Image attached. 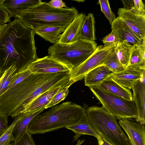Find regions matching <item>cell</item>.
I'll return each instance as SVG.
<instances>
[{"instance_id": "cell-19", "label": "cell", "mask_w": 145, "mask_h": 145, "mask_svg": "<svg viewBox=\"0 0 145 145\" xmlns=\"http://www.w3.org/2000/svg\"><path fill=\"white\" fill-rule=\"evenodd\" d=\"M113 72L104 65H100L86 74L84 84L89 88L97 87Z\"/></svg>"}, {"instance_id": "cell-12", "label": "cell", "mask_w": 145, "mask_h": 145, "mask_svg": "<svg viewBox=\"0 0 145 145\" xmlns=\"http://www.w3.org/2000/svg\"><path fill=\"white\" fill-rule=\"evenodd\" d=\"M145 76L133 85V100L136 105L137 117L136 121L141 125L145 123Z\"/></svg>"}, {"instance_id": "cell-31", "label": "cell", "mask_w": 145, "mask_h": 145, "mask_svg": "<svg viewBox=\"0 0 145 145\" xmlns=\"http://www.w3.org/2000/svg\"><path fill=\"white\" fill-rule=\"evenodd\" d=\"M32 74V72L28 68L24 71L18 73L7 87L5 92L19 84Z\"/></svg>"}, {"instance_id": "cell-10", "label": "cell", "mask_w": 145, "mask_h": 145, "mask_svg": "<svg viewBox=\"0 0 145 145\" xmlns=\"http://www.w3.org/2000/svg\"><path fill=\"white\" fill-rule=\"evenodd\" d=\"M118 17L141 39L145 38V15L134 14L124 8H119Z\"/></svg>"}, {"instance_id": "cell-23", "label": "cell", "mask_w": 145, "mask_h": 145, "mask_svg": "<svg viewBox=\"0 0 145 145\" xmlns=\"http://www.w3.org/2000/svg\"><path fill=\"white\" fill-rule=\"evenodd\" d=\"M95 21L93 13H89L83 22L81 29L80 38L95 41L96 40Z\"/></svg>"}, {"instance_id": "cell-11", "label": "cell", "mask_w": 145, "mask_h": 145, "mask_svg": "<svg viewBox=\"0 0 145 145\" xmlns=\"http://www.w3.org/2000/svg\"><path fill=\"white\" fill-rule=\"evenodd\" d=\"M118 120L119 124L127 134L131 145H145L144 125H141L126 118Z\"/></svg>"}, {"instance_id": "cell-26", "label": "cell", "mask_w": 145, "mask_h": 145, "mask_svg": "<svg viewBox=\"0 0 145 145\" xmlns=\"http://www.w3.org/2000/svg\"><path fill=\"white\" fill-rule=\"evenodd\" d=\"M102 64L105 65L113 73L121 72L125 69L114 51L103 61Z\"/></svg>"}, {"instance_id": "cell-30", "label": "cell", "mask_w": 145, "mask_h": 145, "mask_svg": "<svg viewBox=\"0 0 145 145\" xmlns=\"http://www.w3.org/2000/svg\"><path fill=\"white\" fill-rule=\"evenodd\" d=\"M98 3L100 5L101 12H103L111 25L116 18L111 9L109 1L108 0H99Z\"/></svg>"}, {"instance_id": "cell-22", "label": "cell", "mask_w": 145, "mask_h": 145, "mask_svg": "<svg viewBox=\"0 0 145 145\" xmlns=\"http://www.w3.org/2000/svg\"><path fill=\"white\" fill-rule=\"evenodd\" d=\"M59 86L51 89L41 94L29 105L24 112L34 111L44 108L61 87Z\"/></svg>"}, {"instance_id": "cell-25", "label": "cell", "mask_w": 145, "mask_h": 145, "mask_svg": "<svg viewBox=\"0 0 145 145\" xmlns=\"http://www.w3.org/2000/svg\"><path fill=\"white\" fill-rule=\"evenodd\" d=\"M133 46L124 42H120L114 48L118 58L125 69L128 66Z\"/></svg>"}, {"instance_id": "cell-38", "label": "cell", "mask_w": 145, "mask_h": 145, "mask_svg": "<svg viewBox=\"0 0 145 145\" xmlns=\"http://www.w3.org/2000/svg\"><path fill=\"white\" fill-rule=\"evenodd\" d=\"M85 141L84 139L82 140L79 139L77 140V143L75 145H81L85 142Z\"/></svg>"}, {"instance_id": "cell-13", "label": "cell", "mask_w": 145, "mask_h": 145, "mask_svg": "<svg viewBox=\"0 0 145 145\" xmlns=\"http://www.w3.org/2000/svg\"><path fill=\"white\" fill-rule=\"evenodd\" d=\"M41 0H1V5L10 18L20 19L22 15L29 8L41 2Z\"/></svg>"}, {"instance_id": "cell-2", "label": "cell", "mask_w": 145, "mask_h": 145, "mask_svg": "<svg viewBox=\"0 0 145 145\" xmlns=\"http://www.w3.org/2000/svg\"><path fill=\"white\" fill-rule=\"evenodd\" d=\"M36 116L31 121L27 131L31 134H43L65 127L78 121L83 107L70 101L55 106Z\"/></svg>"}, {"instance_id": "cell-40", "label": "cell", "mask_w": 145, "mask_h": 145, "mask_svg": "<svg viewBox=\"0 0 145 145\" xmlns=\"http://www.w3.org/2000/svg\"><path fill=\"white\" fill-rule=\"evenodd\" d=\"M4 24H3L0 21V29L4 25Z\"/></svg>"}, {"instance_id": "cell-4", "label": "cell", "mask_w": 145, "mask_h": 145, "mask_svg": "<svg viewBox=\"0 0 145 145\" xmlns=\"http://www.w3.org/2000/svg\"><path fill=\"white\" fill-rule=\"evenodd\" d=\"M56 73H32L4 93L0 96V114L12 117L37 88Z\"/></svg>"}, {"instance_id": "cell-18", "label": "cell", "mask_w": 145, "mask_h": 145, "mask_svg": "<svg viewBox=\"0 0 145 145\" xmlns=\"http://www.w3.org/2000/svg\"><path fill=\"white\" fill-rule=\"evenodd\" d=\"M45 109L43 108L35 111L24 112L13 129L12 134L14 140L11 142L9 145L15 144L21 138L27 130L28 126L32 120Z\"/></svg>"}, {"instance_id": "cell-33", "label": "cell", "mask_w": 145, "mask_h": 145, "mask_svg": "<svg viewBox=\"0 0 145 145\" xmlns=\"http://www.w3.org/2000/svg\"><path fill=\"white\" fill-rule=\"evenodd\" d=\"M102 41L105 45H108L113 44H117L120 42L117 34L113 30L103 38Z\"/></svg>"}, {"instance_id": "cell-14", "label": "cell", "mask_w": 145, "mask_h": 145, "mask_svg": "<svg viewBox=\"0 0 145 145\" xmlns=\"http://www.w3.org/2000/svg\"><path fill=\"white\" fill-rule=\"evenodd\" d=\"M112 30L117 34L120 42H124L133 46L141 43L140 39L131 29L118 17L111 25Z\"/></svg>"}, {"instance_id": "cell-20", "label": "cell", "mask_w": 145, "mask_h": 145, "mask_svg": "<svg viewBox=\"0 0 145 145\" xmlns=\"http://www.w3.org/2000/svg\"><path fill=\"white\" fill-rule=\"evenodd\" d=\"M97 87L123 99L130 101L133 100V95L130 89L123 87L111 77L106 78Z\"/></svg>"}, {"instance_id": "cell-7", "label": "cell", "mask_w": 145, "mask_h": 145, "mask_svg": "<svg viewBox=\"0 0 145 145\" xmlns=\"http://www.w3.org/2000/svg\"><path fill=\"white\" fill-rule=\"evenodd\" d=\"M102 107L118 119H136V105L132 100H126L105 91L97 87L89 88Z\"/></svg>"}, {"instance_id": "cell-34", "label": "cell", "mask_w": 145, "mask_h": 145, "mask_svg": "<svg viewBox=\"0 0 145 145\" xmlns=\"http://www.w3.org/2000/svg\"><path fill=\"white\" fill-rule=\"evenodd\" d=\"M8 116L5 114H0V137L8 127Z\"/></svg>"}, {"instance_id": "cell-5", "label": "cell", "mask_w": 145, "mask_h": 145, "mask_svg": "<svg viewBox=\"0 0 145 145\" xmlns=\"http://www.w3.org/2000/svg\"><path fill=\"white\" fill-rule=\"evenodd\" d=\"M97 46L95 41L79 38L70 43H61L58 41L50 46L48 50L49 56L65 66L71 72L85 61Z\"/></svg>"}, {"instance_id": "cell-35", "label": "cell", "mask_w": 145, "mask_h": 145, "mask_svg": "<svg viewBox=\"0 0 145 145\" xmlns=\"http://www.w3.org/2000/svg\"><path fill=\"white\" fill-rule=\"evenodd\" d=\"M1 0H0V21L5 24L11 21L8 13L4 9L1 3Z\"/></svg>"}, {"instance_id": "cell-32", "label": "cell", "mask_w": 145, "mask_h": 145, "mask_svg": "<svg viewBox=\"0 0 145 145\" xmlns=\"http://www.w3.org/2000/svg\"><path fill=\"white\" fill-rule=\"evenodd\" d=\"M31 135L27 130L21 138L12 145H36Z\"/></svg>"}, {"instance_id": "cell-29", "label": "cell", "mask_w": 145, "mask_h": 145, "mask_svg": "<svg viewBox=\"0 0 145 145\" xmlns=\"http://www.w3.org/2000/svg\"><path fill=\"white\" fill-rule=\"evenodd\" d=\"M71 85L61 87L52 98L48 104L45 107V109L52 107L64 100L69 93V88Z\"/></svg>"}, {"instance_id": "cell-37", "label": "cell", "mask_w": 145, "mask_h": 145, "mask_svg": "<svg viewBox=\"0 0 145 145\" xmlns=\"http://www.w3.org/2000/svg\"><path fill=\"white\" fill-rule=\"evenodd\" d=\"M98 145H112L101 138L99 136L97 137Z\"/></svg>"}, {"instance_id": "cell-1", "label": "cell", "mask_w": 145, "mask_h": 145, "mask_svg": "<svg viewBox=\"0 0 145 145\" xmlns=\"http://www.w3.org/2000/svg\"><path fill=\"white\" fill-rule=\"evenodd\" d=\"M34 31L24 26L18 18L4 24L0 29V72L13 65L18 73L38 58Z\"/></svg>"}, {"instance_id": "cell-27", "label": "cell", "mask_w": 145, "mask_h": 145, "mask_svg": "<svg viewBox=\"0 0 145 145\" xmlns=\"http://www.w3.org/2000/svg\"><path fill=\"white\" fill-rule=\"evenodd\" d=\"M123 8L137 14L145 15V5L141 0H121Z\"/></svg>"}, {"instance_id": "cell-21", "label": "cell", "mask_w": 145, "mask_h": 145, "mask_svg": "<svg viewBox=\"0 0 145 145\" xmlns=\"http://www.w3.org/2000/svg\"><path fill=\"white\" fill-rule=\"evenodd\" d=\"M126 68L145 71V38L143 39L141 44L133 46Z\"/></svg>"}, {"instance_id": "cell-6", "label": "cell", "mask_w": 145, "mask_h": 145, "mask_svg": "<svg viewBox=\"0 0 145 145\" xmlns=\"http://www.w3.org/2000/svg\"><path fill=\"white\" fill-rule=\"evenodd\" d=\"M86 112L92 127L101 138L112 145H131L115 116L95 106L86 105Z\"/></svg>"}, {"instance_id": "cell-41", "label": "cell", "mask_w": 145, "mask_h": 145, "mask_svg": "<svg viewBox=\"0 0 145 145\" xmlns=\"http://www.w3.org/2000/svg\"><path fill=\"white\" fill-rule=\"evenodd\" d=\"M3 74L2 73L0 72V78H1V77H2V76L3 75Z\"/></svg>"}, {"instance_id": "cell-3", "label": "cell", "mask_w": 145, "mask_h": 145, "mask_svg": "<svg viewBox=\"0 0 145 145\" xmlns=\"http://www.w3.org/2000/svg\"><path fill=\"white\" fill-rule=\"evenodd\" d=\"M79 14L76 8H56L48 3L41 2L29 8L19 19L26 27L34 31L40 28L56 26L61 27L63 32Z\"/></svg>"}, {"instance_id": "cell-39", "label": "cell", "mask_w": 145, "mask_h": 145, "mask_svg": "<svg viewBox=\"0 0 145 145\" xmlns=\"http://www.w3.org/2000/svg\"><path fill=\"white\" fill-rule=\"evenodd\" d=\"M4 79V73L2 77L0 78V91L1 89V88L2 84L3 82Z\"/></svg>"}, {"instance_id": "cell-9", "label": "cell", "mask_w": 145, "mask_h": 145, "mask_svg": "<svg viewBox=\"0 0 145 145\" xmlns=\"http://www.w3.org/2000/svg\"><path fill=\"white\" fill-rule=\"evenodd\" d=\"M27 68L33 74H48L59 72H71L66 67L48 55L42 58H38L31 63Z\"/></svg>"}, {"instance_id": "cell-24", "label": "cell", "mask_w": 145, "mask_h": 145, "mask_svg": "<svg viewBox=\"0 0 145 145\" xmlns=\"http://www.w3.org/2000/svg\"><path fill=\"white\" fill-rule=\"evenodd\" d=\"M36 34L47 41L54 43L59 39L60 33L63 32L60 26H52L39 28L34 31Z\"/></svg>"}, {"instance_id": "cell-16", "label": "cell", "mask_w": 145, "mask_h": 145, "mask_svg": "<svg viewBox=\"0 0 145 145\" xmlns=\"http://www.w3.org/2000/svg\"><path fill=\"white\" fill-rule=\"evenodd\" d=\"M86 17L85 14H79L60 34L58 42L63 43L74 42L80 37V31L84 21Z\"/></svg>"}, {"instance_id": "cell-36", "label": "cell", "mask_w": 145, "mask_h": 145, "mask_svg": "<svg viewBox=\"0 0 145 145\" xmlns=\"http://www.w3.org/2000/svg\"><path fill=\"white\" fill-rule=\"evenodd\" d=\"M48 3L50 6L55 8H61L63 7L68 8L62 0H52L50 1Z\"/></svg>"}, {"instance_id": "cell-15", "label": "cell", "mask_w": 145, "mask_h": 145, "mask_svg": "<svg viewBox=\"0 0 145 145\" xmlns=\"http://www.w3.org/2000/svg\"><path fill=\"white\" fill-rule=\"evenodd\" d=\"M144 76L145 71L126 68L121 72L112 73L108 77L112 78L123 87L130 89L135 82Z\"/></svg>"}, {"instance_id": "cell-28", "label": "cell", "mask_w": 145, "mask_h": 145, "mask_svg": "<svg viewBox=\"0 0 145 145\" xmlns=\"http://www.w3.org/2000/svg\"><path fill=\"white\" fill-rule=\"evenodd\" d=\"M24 113V112L21 113L14 117V120L12 122L0 137V145H9L11 142L14 140L12 134L13 129Z\"/></svg>"}, {"instance_id": "cell-17", "label": "cell", "mask_w": 145, "mask_h": 145, "mask_svg": "<svg viewBox=\"0 0 145 145\" xmlns=\"http://www.w3.org/2000/svg\"><path fill=\"white\" fill-rule=\"evenodd\" d=\"M86 105H84L82 115L76 122L66 127L75 133L73 141L76 140L81 135H87L97 137L99 136L91 125L88 120L86 112Z\"/></svg>"}, {"instance_id": "cell-8", "label": "cell", "mask_w": 145, "mask_h": 145, "mask_svg": "<svg viewBox=\"0 0 145 145\" xmlns=\"http://www.w3.org/2000/svg\"><path fill=\"white\" fill-rule=\"evenodd\" d=\"M116 44L108 45H99L92 54L82 63L70 73L69 84L84 78L87 73L100 65L103 61L114 51Z\"/></svg>"}]
</instances>
